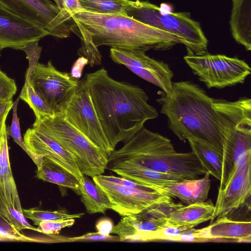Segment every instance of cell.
I'll list each match as a JSON object with an SVG mask.
<instances>
[{"label": "cell", "instance_id": "cell-1", "mask_svg": "<svg viewBox=\"0 0 251 251\" xmlns=\"http://www.w3.org/2000/svg\"><path fill=\"white\" fill-rule=\"evenodd\" d=\"M82 81L88 91L103 131L115 150L128 140L148 120L156 118L157 110L139 86L114 79L102 68L86 74Z\"/></svg>", "mask_w": 251, "mask_h": 251}, {"label": "cell", "instance_id": "cell-2", "mask_svg": "<svg viewBox=\"0 0 251 251\" xmlns=\"http://www.w3.org/2000/svg\"><path fill=\"white\" fill-rule=\"evenodd\" d=\"M169 128L182 141L193 139L213 148L223 155V144L214 98L189 81L173 82L169 95L156 100Z\"/></svg>", "mask_w": 251, "mask_h": 251}, {"label": "cell", "instance_id": "cell-3", "mask_svg": "<svg viewBox=\"0 0 251 251\" xmlns=\"http://www.w3.org/2000/svg\"><path fill=\"white\" fill-rule=\"evenodd\" d=\"M72 19L80 24L98 48H111L140 50H166L182 44L177 36L141 23L128 16L82 11Z\"/></svg>", "mask_w": 251, "mask_h": 251}, {"label": "cell", "instance_id": "cell-4", "mask_svg": "<svg viewBox=\"0 0 251 251\" xmlns=\"http://www.w3.org/2000/svg\"><path fill=\"white\" fill-rule=\"evenodd\" d=\"M124 143L108 155V163L131 162L184 179H197L207 173L192 151L177 152L169 139L144 126Z\"/></svg>", "mask_w": 251, "mask_h": 251}, {"label": "cell", "instance_id": "cell-5", "mask_svg": "<svg viewBox=\"0 0 251 251\" xmlns=\"http://www.w3.org/2000/svg\"><path fill=\"white\" fill-rule=\"evenodd\" d=\"M223 144V165L219 190L223 189L241 159L251 152V100L235 101L214 98Z\"/></svg>", "mask_w": 251, "mask_h": 251}, {"label": "cell", "instance_id": "cell-6", "mask_svg": "<svg viewBox=\"0 0 251 251\" xmlns=\"http://www.w3.org/2000/svg\"><path fill=\"white\" fill-rule=\"evenodd\" d=\"M32 127L58 142L75 160L82 174L90 177L107 169L108 154L70 124L63 116L35 121Z\"/></svg>", "mask_w": 251, "mask_h": 251}, {"label": "cell", "instance_id": "cell-7", "mask_svg": "<svg viewBox=\"0 0 251 251\" xmlns=\"http://www.w3.org/2000/svg\"><path fill=\"white\" fill-rule=\"evenodd\" d=\"M125 13L141 23L177 36L195 54L206 51L208 40L200 23L192 19L189 13H164L157 6L140 0H129Z\"/></svg>", "mask_w": 251, "mask_h": 251}, {"label": "cell", "instance_id": "cell-8", "mask_svg": "<svg viewBox=\"0 0 251 251\" xmlns=\"http://www.w3.org/2000/svg\"><path fill=\"white\" fill-rule=\"evenodd\" d=\"M25 80L48 106L53 115L64 116L75 96L79 81L72 74L60 72L50 60L28 67Z\"/></svg>", "mask_w": 251, "mask_h": 251}, {"label": "cell", "instance_id": "cell-9", "mask_svg": "<svg viewBox=\"0 0 251 251\" xmlns=\"http://www.w3.org/2000/svg\"><path fill=\"white\" fill-rule=\"evenodd\" d=\"M187 50L184 61L208 89H223L243 84L251 73L249 65L237 57L211 54L207 51L197 55Z\"/></svg>", "mask_w": 251, "mask_h": 251}, {"label": "cell", "instance_id": "cell-10", "mask_svg": "<svg viewBox=\"0 0 251 251\" xmlns=\"http://www.w3.org/2000/svg\"><path fill=\"white\" fill-rule=\"evenodd\" d=\"M0 5L17 16L42 26L55 37H68L72 16L50 0H0Z\"/></svg>", "mask_w": 251, "mask_h": 251}, {"label": "cell", "instance_id": "cell-11", "mask_svg": "<svg viewBox=\"0 0 251 251\" xmlns=\"http://www.w3.org/2000/svg\"><path fill=\"white\" fill-rule=\"evenodd\" d=\"M94 181L108 197L111 209L123 217L138 213L155 204L172 201L169 195L150 188H137L124 185L113 176L99 175Z\"/></svg>", "mask_w": 251, "mask_h": 251}, {"label": "cell", "instance_id": "cell-12", "mask_svg": "<svg viewBox=\"0 0 251 251\" xmlns=\"http://www.w3.org/2000/svg\"><path fill=\"white\" fill-rule=\"evenodd\" d=\"M180 203L173 200L152 205L142 211L122 217L111 234L119 236L120 242L150 241L151 235L166 227L170 214Z\"/></svg>", "mask_w": 251, "mask_h": 251}, {"label": "cell", "instance_id": "cell-13", "mask_svg": "<svg viewBox=\"0 0 251 251\" xmlns=\"http://www.w3.org/2000/svg\"><path fill=\"white\" fill-rule=\"evenodd\" d=\"M64 117L70 124L108 155L114 151L103 131L90 96L82 80L80 81L75 94Z\"/></svg>", "mask_w": 251, "mask_h": 251}, {"label": "cell", "instance_id": "cell-14", "mask_svg": "<svg viewBox=\"0 0 251 251\" xmlns=\"http://www.w3.org/2000/svg\"><path fill=\"white\" fill-rule=\"evenodd\" d=\"M146 52L111 48L110 57L116 63L123 65L144 80L161 88L167 95L172 90L174 73L169 65L151 58Z\"/></svg>", "mask_w": 251, "mask_h": 251}, {"label": "cell", "instance_id": "cell-15", "mask_svg": "<svg viewBox=\"0 0 251 251\" xmlns=\"http://www.w3.org/2000/svg\"><path fill=\"white\" fill-rule=\"evenodd\" d=\"M251 193V153L240 161L225 187L218 189L213 220L226 216L247 204Z\"/></svg>", "mask_w": 251, "mask_h": 251}, {"label": "cell", "instance_id": "cell-16", "mask_svg": "<svg viewBox=\"0 0 251 251\" xmlns=\"http://www.w3.org/2000/svg\"><path fill=\"white\" fill-rule=\"evenodd\" d=\"M49 35L43 27L27 21L0 5V50H22L26 45Z\"/></svg>", "mask_w": 251, "mask_h": 251}, {"label": "cell", "instance_id": "cell-17", "mask_svg": "<svg viewBox=\"0 0 251 251\" xmlns=\"http://www.w3.org/2000/svg\"><path fill=\"white\" fill-rule=\"evenodd\" d=\"M24 141L31 152L48 158L73 174L80 184L83 182L84 175L75 160L56 141L33 127L26 131Z\"/></svg>", "mask_w": 251, "mask_h": 251}, {"label": "cell", "instance_id": "cell-18", "mask_svg": "<svg viewBox=\"0 0 251 251\" xmlns=\"http://www.w3.org/2000/svg\"><path fill=\"white\" fill-rule=\"evenodd\" d=\"M107 169L122 177L159 192H161L160 188L165 185L185 180L176 176L157 172L128 161L108 163Z\"/></svg>", "mask_w": 251, "mask_h": 251}, {"label": "cell", "instance_id": "cell-19", "mask_svg": "<svg viewBox=\"0 0 251 251\" xmlns=\"http://www.w3.org/2000/svg\"><path fill=\"white\" fill-rule=\"evenodd\" d=\"M196 239H226L235 242H251V222L233 220L227 216L217 218L209 226L195 232Z\"/></svg>", "mask_w": 251, "mask_h": 251}, {"label": "cell", "instance_id": "cell-20", "mask_svg": "<svg viewBox=\"0 0 251 251\" xmlns=\"http://www.w3.org/2000/svg\"><path fill=\"white\" fill-rule=\"evenodd\" d=\"M210 174L206 173L201 178L185 179L165 185L161 192L179 199L186 205L206 201L210 188Z\"/></svg>", "mask_w": 251, "mask_h": 251}, {"label": "cell", "instance_id": "cell-21", "mask_svg": "<svg viewBox=\"0 0 251 251\" xmlns=\"http://www.w3.org/2000/svg\"><path fill=\"white\" fill-rule=\"evenodd\" d=\"M215 205L211 200L182 205L173 211L167 219L166 226H186L193 228L213 220Z\"/></svg>", "mask_w": 251, "mask_h": 251}, {"label": "cell", "instance_id": "cell-22", "mask_svg": "<svg viewBox=\"0 0 251 251\" xmlns=\"http://www.w3.org/2000/svg\"><path fill=\"white\" fill-rule=\"evenodd\" d=\"M235 40L248 51L251 50V0H232L229 21Z\"/></svg>", "mask_w": 251, "mask_h": 251}, {"label": "cell", "instance_id": "cell-23", "mask_svg": "<svg viewBox=\"0 0 251 251\" xmlns=\"http://www.w3.org/2000/svg\"><path fill=\"white\" fill-rule=\"evenodd\" d=\"M6 127L0 138V190L8 204L23 212L10 167Z\"/></svg>", "mask_w": 251, "mask_h": 251}, {"label": "cell", "instance_id": "cell-24", "mask_svg": "<svg viewBox=\"0 0 251 251\" xmlns=\"http://www.w3.org/2000/svg\"><path fill=\"white\" fill-rule=\"evenodd\" d=\"M36 177L43 181L71 189L80 195V183L77 178L46 157L43 156L41 164L37 168Z\"/></svg>", "mask_w": 251, "mask_h": 251}, {"label": "cell", "instance_id": "cell-25", "mask_svg": "<svg viewBox=\"0 0 251 251\" xmlns=\"http://www.w3.org/2000/svg\"><path fill=\"white\" fill-rule=\"evenodd\" d=\"M80 195L89 214L104 213L107 210L111 209L112 204L107 196L88 176L84 175L83 181L80 184Z\"/></svg>", "mask_w": 251, "mask_h": 251}, {"label": "cell", "instance_id": "cell-26", "mask_svg": "<svg viewBox=\"0 0 251 251\" xmlns=\"http://www.w3.org/2000/svg\"><path fill=\"white\" fill-rule=\"evenodd\" d=\"M192 151L196 154L207 173L221 180L223 155L210 146L196 140H188Z\"/></svg>", "mask_w": 251, "mask_h": 251}, {"label": "cell", "instance_id": "cell-27", "mask_svg": "<svg viewBox=\"0 0 251 251\" xmlns=\"http://www.w3.org/2000/svg\"><path fill=\"white\" fill-rule=\"evenodd\" d=\"M85 11L101 14L125 15L129 0H79Z\"/></svg>", "mask_w": 251, "mask_h": 251}, {"label": "cell", "instance_id": "cell-28", "mask_svg": "<svg viewBox=\"0 0 251 251\" xmlns=\"http://www.w3.org/2000/svg\"><path fill=\"white\" fill-rule=\"evenodd\" d=\"M19 97L20 99L26 102L33 110L35 116V121L53 115L48 106L36 93L29 81L25 80Z\"/></svg>", "mask_w": 251, "mask_h": 251}, {"label": "cell", "instance_id": "cell-29", "mask_svg": "<svg viewBox=\"0 0 251 251\" xmlns=\"http://www.w3.org/2000/svg\"><path fill=\"white\" fill-rule=\"evenodd\" d=\"M24 216L33 222L36 226L44 221L52 220L77 219L80 218L84 215V213L70 214L65 210H59L55 211L42 210L35 208L28 209H23Z\"/></svg>", "mask_w": 251, "mask_h": 251}, {"label": "cell", "instance_id": "cell-30", "mask_svg": "<svg viewBox=\"0 0 251 251\" xmlns=\"http://www.w3.org/2000/svg\"><path fill=\"white\" fill-rule=\"evenodd\" d=\"M0 215L12 224L19 231L30 229L37 231V228L31 226L23 212L8 204L0 190Z\"/></svg>", "mask_w": 251, "mask_h": 251}, {"label": "cell", "instance_id": "cell-31", "mask_svg": "<svg viewBox=\"0 0 251 251\" xmlns=\"http://www.w3.org/2000/svg\"><path fill=\"white\" fill-rule=\"evenodd\" d=\"M20 98H18L13 103L12 119L10 126L7 128V134L12 137L14 141L27 154L36 165L39 167L42 163L43 156L35 155L31 152L25 145L21 133L20 120L17 115V106Z\"/></svg>", "mask_w": 251, "mask_h": 251}, {"label": "cell", "instance_id": "cell-32", "mask_svg": "<svg viewBox=\"0 0 251 251\" xmlns=\"http://www.w3.org/2000/svg\"><path fill=\"white\" fill-rule=\"evenodd\" d=\"M51 239L28 237L22 234L15 227L0 215V241L55 242Z\"/></svg>", "mask_w": 251, "mask_h": 251}, {"label": "cell", "instance_id": "cell-33", "mask_svg": "<svg viewBox=\"0 0 251 251\" xmlns=\"http://www.w3.org/2000/svg\"><path fill=\"white\" fill-rule=\"evenodd\" d=\"M75 25L81 33V38L83 41L81 52L88 60L90 66L100 64L101 63V55L97 50V48L93 44L85 29L78 23H75Z\"/></svg>", "mask_w": 251, "mask_h": 251}, {"label": "cell", "instance_id": "cell-34", "mask_svg": "<svg viewBox=\"0 0 251 251\" xmlns=\"http://www.w3.org/2000/svg\"><path fill=\"white\" fill-rule=\"evenodd\" d=\"M75 222V219L73 218L42 222L37 231L48 235L58 234L63 228L71 227Z\"/></svg>", "mask_w": 251, "mask_h": 251}, {"label": "cell", "instance_id": "cell-35", "mask_svg": "<svg viewBox=\"0 0 251 251\" xmlns=\"http://www.w3.org/2000/svg\"><path fill=\"white\" fill-rule=\"evenodd\" d=\"M17 91L15 80L0 70V101L12 100Z\"/></svg>", "mask_w": 251, "mask_h": 251}, {"label": "cell", "instance_id": "cell-36", "mask_svg": "<svg viewBox=\"0 0 251 251\" xmlns=\"http://www.w3.org/2000/svg\"><path fill=\"white\" fill-rule=\"evenodd\" d=\"M112 241L117 242L120 241V237L119 236L113 235H103L99 233L97 231L96 232H89L87 233L80 236L75 237L72 238H68L69 242L75 241Z\"/></svg>", "mask_w": 251, "mask_h": 251}, {"label": "cell", "instance_id": "cell-37", "mask_svg": "<svg viewBox=\"0 0 251 251\" xmlns=\"http://www.w3.org/2000/svg\"><path fill=\"white\" fill-rule=\"evenodd\" d=\"M13 103L12 100L7 101H0V138L6 127L5 121L9 111L12 109Z\"/></svg>", "mask_w": 251, "mask_h": 251}, {"label": "cell", "instance_id": "cell-38", "mask_svg": "<svg viewBox=\"0 0 251 251\" xmlns=\"http://www.w3.org/2000/svg\"><path fill=\"white\" fill-rule=\"evenodd\" d=\"M114 227L112 220L108 218H102L96 223V229L97 232L103 235H108Z\"/></svg>", "mask_w": 251, "mask_h": 251}, {"label": "cell", "instance_id": "cell-39", "mask_svg": "<svg viewBox=\"0 0 251 251\" xmlns=\"http://www.w3.org/2000/svg\"><path fill=\"white\" fill-rule=\"evenodd\" d=\"M63 8L72 17L77 13L85 11L81 6L79 0H63Z\"/></svg>", "mask_w": 251, "mask_h": 251}, {"label": "cell", "instance_id": "cell-40", "mask_svg": "<svg viewBox=\"0 0 251 251\" xmlns=\"http://www.w3.org/2000/svg\"><path fill=\"white\" fill-rule=\"evenodd\" d=\"M55 4L61 9H63V0H53Z\"/></svg>", "mask_w": 251, "mask_h": 251}, {"label": "cell", "instance_id": "cell-41", "mask_svg": "<svg viewBox=\"0 0 251 251\" xmlns=\"http://www.w3.org/2000/svg\"></svg>", "mask_w": 251, "mask_h": 251}]
</instances>
